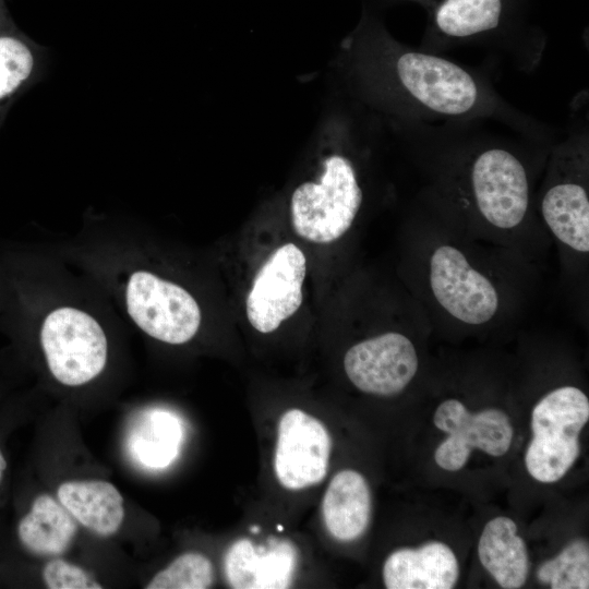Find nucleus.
<instances>
[{
  "label": "nucleus",
  "mask_w": 589,
  "mask_h": 589,
  "mask_svg": "<svg viewBox=\"0 0 589 589\" xmlns=\"http://www.w3.org/2000/svg\"><path fill=\"white\" fill-rule=\"evenodd\" d=\"M458 575L457 558L442 542L397 550L383 567V580L388 589H450Z\"/></svg>",
  "instance_id": "14"
},
{
  "label": "nucleus",
  "mask_w": 589,
  "mask_h": 589,
  "mask_svg": "<svg viewBox=\"0 0 589 589\" xmlns=\"http://www.w3.org/2000/svg\"><path fill=\"white\" fill-rule=\"evenodd\" d=\"M43 578L46 586L50 589L103 588V586L84 569L62 558L49 561L43 570Z\"/></svg>",
  "instance_id": "23"
},
{
  "label": "nucleus",
  "mask_w": 589,
  "mask_h": 589,
  "mask_svg": "<svg viewBox=\"0 0 589 589\" xmlns=\"http://www.w3.org/2000/svg\"><path fill=\"white\" fill-rule=\"evenodd\" d=\"M58 501L81 525L101 537L115 534L124 517L118 489L100 480L69 481L58 488Z\"/></svg>",
  "instance_id": "17"
},
{
  "label": "nucleus",
  "mask_w": 589,
  "mask_h": 589,
  "mask_svg": "<svg viewBox=\"0 0 589 589\" xmlns=\"http://www.w3.org/2000/svg\"><path fill=\"white\" fill-rule=\"evenodd\" d=\"M40 340L49 370L62 384H85L105 368V333L83 311L61 308L51 312L43 324Z\"/></svg>",
  "instance_id": "5"
},
{
  "label": "nucleus",
  "mask_w": 589,
  "mask_h": 589,
  "mask_svg": "<svg viewBox=\"0 0 589 589\" xmlns=\"http://www.w3.org/2000/svg\"><path fill=\"white\" fill-rule=\"evenodd\" d=\"M277 529H278L279 531H281V530L284 529V527H283L281 525H277Z\"/></svg>",
  "instance_id": "26"
},
{
  "label": "nucleus",
  "mask_w": 589,
  "mask_h": 589,
  "mask_svg": "<svg viewBox=\"0 0 589 589\" xmlns=\"http://www.w3.org/2000/svg\"><path fill=\"white\" fill-rule=\"evenodd\" d=\"M296 566V546L285 539L255 546L250 539L242 538L230 545L224 557L227 582L235 589L288 588Z\"/></svg>",
  "instance_id": "13"
},
{
  "label": "nucleus",
  "mask_w": 589,
  "mask_h": 589,
  "mask_svg": "<svg viewBox=\"0 0 589 589\" xmlns=\"http://www.w3.org/2000/svg\"><path fill=\"white\" fill-rule=\"evenodd\" d=\"M478 555L484 568L502 588L524 586L529 572V558L516 524L507 517L490 520L479 539Z\"/></svg>",
  "instance_id": "18"
},
{
  "label": "nucleus",
  "mask_w": 589,
  "mask_h": 589,
  "mask_svg": "<svg viewBox=\"0 0 589 589\" xmlns=\"http://www.w3.org/2000/svg\"><path fill=\"white\" fill-rule=\"evenodd\" d=\"M305 272V256L293 243L272 253L255 275L245 302L248 320L256 330L272 333L298 311Z\"/></svg>",
  "instance_id": "8"
},
{
  "label": "nucleus",
  "mask_w": 589,
  "mask_h": 589,
  "mask_svg": "<svg viewBox=\"0 0 589 589\" xmlns=\"http://www.w3.org/2000/svg\"><path fill=\"white\" fill-rule=\"evenodd\" d=\"M538 579L552 589L589 588V549L584 540L568 544L556 557L544 562L537 572Z\"/></svg>",
  "instance_id": "21"
},
{
  "label": "nucleus",
  "mask_w": 589,
  "mask_h": 589,
  "mask_svg": "<svg viewBox=\"0 0 589 589\" xmlns=\"http://www.w3.org/2000/svg\"><path fill=\"white\" fill-rule=\"evenodd\" d=\"M332 440L325 425L293 408L279 420L274 455L278 482L288 490H301L321 482L328 468Z\"/></svg>",
  "instance_id": "10"
},
{
  "label": "nucleus",
  "mask_w": 589,
  "mask_h": 589,
  "mask_svg": "<svg viewBox=\"0 0 589 589\" xmlns=\"http://www.w3.org/2000/svg\"><path fill=\"white\" fill-rule=\"evenodd\" d=\"M409 2L425 15L421 48L441 53L480 47L530 72L542 59L546 35L531 19L533 0H385Z\"/></svg>",
  "instance_id": "1"
},
{
  "label": "nucleus",
  "mask_w": 589,
  "mask_h": 589,
  "mask_svg": "<svg viewBox=\"0 0 589 589\" xmlns=\"http://www.w3.org/2000/svg\"><path fill=\"white\" fill-rule=\"evenodd\" d=\"M77 531L76 520L51 495H38L20 520L17 536L31 553L56 556L67 551Z\"/></svg>",
  "instance_id": "19"
},
{
  "label": "nucleus",
  "mask_w": 589,
  "mask_h": 589,
  "mask_svg": "<svg viewBox=\"0 0 589 589\" xmlns=\"http://www.w3.org/2000/svg\"><path fill=\"white\" fill-rule=\"evenodd\" d=\"M589 419V400L579 388L563 386L546 394L531 413L532 440L525 462L540 482L562 479L579 454L578 436Z\"/></svg>",
  "instance_id": "4"
},
{
  "label": "nucleus",
  "mask_w": 589,
  "mask_h": 589,
  "mask_svg": "<svg viewBox=\"0 0 589 589\" xmlns=\"http://www.w3.org/2000/svg\"><path fill=\"white\" fill-rule=\"evenodd\" d=\"M5 468H7V461H5V458L0 449V482L2 480V477H3V473L5 471Z\"/></svg>",
  "instance_id": "24"
},
{
  "label": "nucleus",
  "mask_w": 589,
  "mask_h": 589,
  "mask_svg": "<svg viewBox=\"0 0 589 589\" xmlns=\"http://www.w3.org/2000/svg\"><path fill=\"white\" fill-rule=\"evenodd\" d=\"M48 49L17 27L0 0V129L12 106L46 75Z\"/></svg>",
  "instance_id": "12"
},
{
  "label": "nucleus",
  "mask_w": 589,
  "mask_h": 589,
  "mask_svg": "<svg viewBox=\"0 0 589 589\" xmlns=\"http://www.w3.org/2000/svg\"><path fill=\"white\" fill-rule=\"evenodd\" d=\"M251 530H252V532L257 533V532L260 531V527L253 526V527L251 528Z\"/></svg>",
  "instance_id": "25"
},
{
  "label": "nucleus",
  "mask_w": 589,
  "mask_h": 589,
  "mask_svg": "<svg viewBox=\"0 0 589 589\" xmlns=\"http://www.w3.org/2000/svg\"><path fill=\"white\" fill-rule=\"evenodd\" d=\"M182 429L168 411L153 409L136 417L128 432L127 449L142 468L161 469L178 455Z\"/></svg>",
  "instance_id": "20"
},
{
  "label": "nucleus",
  "mask_w": 589,
  "mask_h": 589,
  "mask_svg": "<svg viewBox=\"0 0 589 589\" xmlns=\"http://www.w3.org/2000/svg\"><path fill=\"white\" fill-rule=\"evenodd\" d=\"M371 492L366 480L354 470H341L329 482L322 514L329 534L341 542L360 538L371 517Z\"/></svg>",
  "instance_id": "15"
},
{
  "label": "nucleus",
  "mask_w": 589,
  "mask_h": 589,
  "mask_svg": "<svg viewBox=\"0 0 589 589\" xmlns=\"http://www.w3.org/2000/svg\"><path fill=\"white\" fill-rule=\"evenodd\" d=\"M418 364L413 344L396 332L362 340L344 358L350 382L361 392L377 396L400 393L416 375Z\"/></svg>",
  "instance_id": "11"
},
{
  "label": "nucleus",
  "mask_w": 589,
  "mask_h": 589,
  "mask_svg": "<svg viewBox=\"0 0 589 589\" xmlns=\"http://www.w3.org/2000/svg\"><path fill=\"white\" fill-rule=\"evenodd\" d=\"M430 285L437 302L464 323H486L497 311L498 296L493 284L452 245L443 244L433 251Z\"/></svg>",
  "instance_id": "9"
},
{
  "label": "nucleus",
  "mask_w": 589,
  "mask_h": 589,
  "mask_svg": "<svg viewBox=\"0 0 589 589\" xmlns=\"http://www.w3.org/2000/svg\"><path fill=\"white\" fill-rule=\"evenodd\" d=\"M214 581L212 562L201 553L189 552L178 556L157 573L146 589H205Z\"/></svg>",
  "instance_id": "22"
},
{
  "label": "nucleus",
  "mask_w": 589,
  "mask_h": 589,
  "mask_svg": "<svg viewBox=\"0 0 589 589\" xmlns=\"http://www.w3.org/2000/svg\"><path fill=\"white\" fill-rule=\"evenodd\" d=\"M363 201L352 161L333 154L323 161V173L316 182L301 183L290 201L291 223L301 238L329 243L351 227Z\"/></svg>",
  "instance_id": "3"
},
{
  "label": "nucleus",
  "mask_w": 589,
  "mask_h": 589,
  "mask_svg": "<svg viewBox=\"0 0 589 589\" xmlns=\"http://www.w3.org/2000/svg\"><path fill=\"white\" fill-rule=\"evenodd\" d=\"M435 426L449 436L434 453L435 462L444 470L461 469L473 448L491 456H503L513 440V426L506 413L498 409L469 412L457 399L443 401L435 410Z\"/></svg>",
  "instance_id": "7"
},
{
  "label": "nucleus",
  "mask_w": 589,
  "mask_h": 589,
  "mask_svg": "<svg viewBox=\"0 0 589 589\" xmlns=\"http://www.w3.org/2000/svg\"><path fill=\"white\" fill-rule=\"evenodd\" d=\"M541 213L560 241L575 251H589L588 191L578 175L556 178L548 187Z\"/></svg>",
  "instance_id": "16"
},
{
  "label": "nucleus",
  "mask_w": 589,
  "mask_h": 589,
  "mask_svg": "<svg viewBox=\"0 0 589 589\" xmlns=\"http://www.w3.org/2000/svg\"><path fill=\"white\" fill-rule=\"evenodd\" d=\"M484 121L454 122L465 161V188L469 202L481 217L500 229H512L526 217L530 185L518 153L498 139L481 131Z\"/></svg>",
  "instance_id": "2"
},
{
  "label": "nucleus",
  "mask_w": 589,
  "mask_h": 589,
  "mask_svg": "<svg viewBox=\"0 0 589 589\" xmlns=\"http://www.w3.org/2000/svg\"><path fill=\"white\" fill-rule=\"evenodd\" d=\"M127 306L140 328L172 345L192 339L201 324V311L194 298L182 287L148 272L131 275Z\"/></svg>",
  "instance_id": "6"
}]
</instances>
